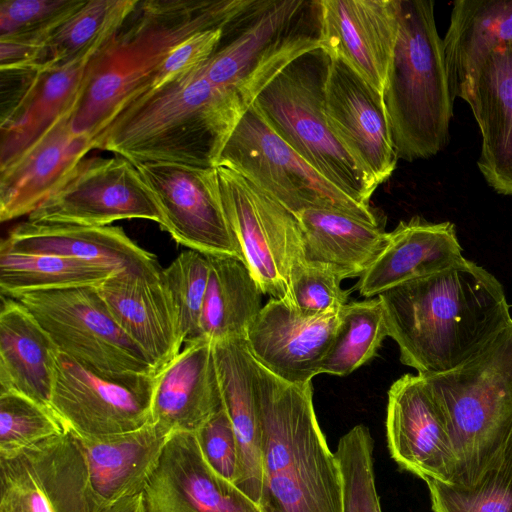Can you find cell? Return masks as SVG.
<instances>
[{
	"mask_svg": "<svg viewBox=\"0 0 512 512\" xmlns=\"http://www.w3.org/2000/svg\"><path fill=\"white\" fill-rule=\"evenodd\" d=\"M202 66L135 98L95 138L94 149L134 164L216 167L230 135L251 106L213 85Z\"/></svg>",
	"mask_w": 512,
	"mask_h": 512,
	"instance_id": "cell-3",
	"label": "cell"
},
{
	"mask_svg": "<svg viewBox=\"0 0 512 512\" xmlns=\"http://www.w3.org/2000/svg\"><path fill=\"white\" fill-rule=\"evenodd\" d=\"M139 0H91L48 38L30 71L59 67L96 52L135 10Z\"/></svg>",
	"mask_w": 512,
	"mask_h": 512,
	"instance_id": "cell-32",
	"label": "cell"
},
{
	"mask_svg": "<svg viewBox=\"0 0 512 512\" xmlns=\"http://www.w3.org/2000/svg\"><path fill=\"white\" fill-rule=\"evenodd\" d=\"M118 269L77 258L0 250L1 296L50 289L99 286Z\"/></svg>",
	"mask_w": 512,
	"mask_h": 512,
	"instance_id": "cell-33",
	"label": "cell"
},
{
	"mask_svg": "<svg viewBox=\"0 0 512 512\" xmlns=\"http://www.w3.org/2000/svg\"><path fill=\"white\" fill-rule=\"evenodd\" d=\"M426 483L433 512H512V436L473 486Z\"/></svg>",
	"mask_w": 512,
	"mask_h": 512,
	"instance_id": "cell-36",
	"label": "cell"
},
{
	"mask_svg": "<svg viewBox=\"0 0 512 512\" xmlns=\"http://www.w3.org/2000/svg\"><path fill=\"white\" fill-rule=\"evenodd\" d=\"M0 250L77 258L118 270H161L156 256L137 245L118 226L27 221L3 238Z\"/></svg>",
	"mask_w": 512,
	"mask_h": 512,
	"instance_id": "cell-25",
	"label": "cell"
},
{
	"mask_svg": "<svg viewBox=\"0 0 512 512\" xmlns=\"http://www.w3.org/2000/svg\"><path fill=\"white\" fill-rule=\"evenodd\" d=\"M320 50L339 59L381 95L399 33L400 0H320Z\"/></svg>",
	"mask_w": 512,
	"mask_h": 512,
	"instance_id": "cell-16",
	"label": "cell"
},
{
	"mask_svg": "<svg viewBox=\"0 0 512 512\" xmlns=\"http://www.w3.org/2000/svg\"><path fill=\"white\" fill-rule=\"evenodd\" d=\"M59 352L112 379L153 375L145 353L120 328L94 286L18 294Z\"/></svg>",
	"mask_w": 512,
	"mask_h": 512,
	"instance_id": "cell-8",
	"label": "cell"
},
{
	"mask_svg": "<svg viewBox=\"0 0 512 512\" xmlns=\"http://www.w3.org/2000/svg\"><path fill=\"white\" fill-rule=\"evenodd\" d=\"M339 310L307 316L291 302L271 298L246 333L248 349L277 377L292 384L312 382L321 373L339 324Z\"/></svg>",
	"mask_w": 512,
	"mask_h": 512,
	"instance_id": "cell-19",
	"label": "cell"
},
{
	"mask_svg": "<svg viewBox=\"0 0 512 512\" xmlns=\"http://www.w3.org/2000/svg\"><path fill=\"white\" fill-rule=\"evenodd\" d=\"M385 425L400 468L425 482L454 485L456 458L445 418L420 375L405 374L391 385Z\"/></svg>",
	"mask_w": 512,
	"mask_h": 512,
	"instance_id": "cell-17",
	"label": "cell"
},
{
	"mask_svg": "<svg viewBox=\"0 0 512 512\" xmlns=\"http://www.w3.org/2000/svg\"><path fill=\"white\" fill-rule=\"evenodd\" d=\"M387 336L384 308L378 296L345 304L339 310V324L321 373L351 374L377 354Z\"/></svg>",
	"mask_w": 512,
	"mask_h": 512,
	"instance_id": "cell-34",
	"label": "cell"
},
{
	"mask_svg": "<svg viewBox=\"0 0 512 512\" xmlns=\"http://www.w3.org/2000/svg\"><path fill=\"white\" fill-rule=\"evenodd\" d=\"M72 111L9 165L0 169L2 222L31 214L94 149L91 138L73 131Z\"/></svg>",
	"mask_w": 512,
	"mask_h": 512,
	"instance_id": "cell-23",
	"label": "cell"
},
{
	"mask_svg": "<svg viewBox=\"0 0 512 512\" xmlns=\"http://www.w3.org/2000/svg\"><path fill=\"white\" fill-rule=\"evenodd\" d=\"M177 309L184 344L201 338L200 316L209 278L207 255L189 249L161 270Z\"/></svg>",
	"mask_w": 512,
	"mask_h": 512,
	"instance_id": "cell-39",
	"label": "cell"
},
{
	"mask_svg": "<svg viewBox=\"0 0 512 512\" xmlns=\"http://www.w3.org/2000/svg\"><path fill=\"white\" fill-rule=\"evenodd\" d=\"M161 270L123 269L96 287L117 324L145 353L155 373L174 359L184 344L177 309Z\"/></svg>",
	"mask_w": 512,
	"mask_h": 512,
	"instance_id": "cell-21",
	"label": "cell"
},
{
	"mask_svg": "<svg viewBox=\"0 0 512 512\" xmlns=\"http://www.w3.org/2000/svg\"><path fill=\"white\" fill-rule=\"evenodd\" d=\"M57 352L29 311L1 296L0 392L19 393L51 409Z\"/></svg>",
	"mask_w": 512,
	"mask_h": 512,
	"instance_id": "cell-28",
	"label": "cell"
},
{
	"mask_svg": "<svg viewBox=\"0 0 512 512\" xmlns=\"http://www.w3.org/2000/svg\"><path fill=\"white\" fill-rule=\"evenodd\" d=\"M0 512H58L48 489L23 453L3 459Z\"/></svg>",
	"mask_w": 512,
	"mask_h": 512,
	"instance_id": "cell-41",
	"label": "cell"
},
{
	"mask_svg": "<svg viewBox=\"0 0 512 512\" xmlns=\"http://www.w3.org/2000/svg\"><path fill=\"white\" fill-rule=\"evenodd\" d=\"M420 376L445 418L454 485L471 487L512 436V322L459 366Z\"/></svg>",
	"mask_w": 512,
	"mask_h": 512,
	"instance_id": "cell-6",
	"label": "cell"
},
{
	"mask_svg": "<svg viewBox=\"0 0 512 512\" xmlns=\"http://www.w3.org/2000/svg\"><path fill=\"white\" fill-rule=\"evenodd\" d=\"M218 166L239 173L296 216L331 209L381 224L370 205L336 188L279 138L253 104L222 149Z\"/></svg>",
	"mask_w": 512,
	"mask_h": 512,
	"instance_id": "cell-9",
	"label": "cell"
},
{
	"mask_svg": "<svg viewBox=\"0 0 512 512\" xmlns=\"http://www.w3.org/2000/svg\"><path fill=\"white\" fill-rule=\"evenodd\" d=\"M168 440L155 424L126 433H63L67 462L88 512H108L140 494Z\"/></svg>",
	"mask_w": 512,
	"mask_h": 512,
	"instance_id": "cell-12",
	"label": "cell"
},
{
	"mask_svg": "<svg viewBox=\"0 0 512 512\" xmlns=\"http://www.w3.org/2000/svg\"><path fill=\"white\" fill-rule=\"evenodd\" d=\"M147 219L163 229V213L141 173L130 160L82 159L61 186L28 220L108 226L118 220Z\"/></svg>",
	"mask_w": 512,
	"mask_h": 512,
	"instance_id": "cell-11",
	"label": "cell"
},
{
	"mask_svg": "<svg viewBox=\"0 0 512 512\" xmlns=\"http://www.w3.org/2000/svg\"><path fill=\"white\" fill-rule=\"evenodd\" d=\"M374 441L370 430L358 424L338 441L334 452L342 484V512H382L376 490Z\"/></svg>",
	"mask_w": 512,
	"mask_h": 512,
	"instance_id": "cell-37",
	"label": "cell"
},
{
	"mask_svg": "<svg viewBox=\"0 0 512 512\" xmlns=\"http://www.w3.org/2000/svg\"><path fill=\"white\" fill-rule=\"evenodd\" d=\"M223 407L214 342L209 339L184 344L154 375L150 422L168 437L196 433Z\"/></svg>",
	"mask_w": 512,
	"mask_h": 512,
	"instance_id": "cell-22",
	"label": "cell"
},
{
	"mask_svg": "<svg viewBox=\"0 0 512 512\" xmlns=\"http://www.w3.org/2000/svg\"><path fill=\"white\" fill-rule=\"evenodd\" d=\"M154 375L112 379L58 351L50 407L64 430L87 436L131 432L151 421Z\"/></svg>",
	"mask_w": 512,
	"mask_h": 512,
	"instance_id": "cell-13",
	"label": "cell"
},
{
	"mask_svg": "<svg viewBox=\"0 0 512 512\" xmlns=\"http://www.w3.org/2000/svg\"><path fill=\"white\" fill-rule=\"evenodd\" d=\"M452 222H429L419 216L401 221L387 243L359 277L361 296L372 298L403 282L439 272L462 259Z\"/></svg>",
	"mask_w": 512,
	"mask_h": 512,
	"instance_id": "cell-26",
	"label": "cell"
},
{
	"mask_svg": "<svg viewBox=\"0 0 512 512\" xmlns=\"http://www.w3.org/2000/svg\"><path fill=\"white\" fill-rule=\"evenodd\" d=\"M142 494L144 512H262L208 463L196 433L168 437Z\"/></svg>",
	"mask_w": 512,
	"mask_h": 512,
	"instance_id": "cell-18",
	"label": "cell"
},
{
	"mask_svg": "<svg viewBox=\"0 0 512 512\" xmlns=\"http://www.w3.org/2000/svg\"><path fill=\"white\" fill-rule=\"evenodd\" d=\"M482 141L478 168L498 194L512 196V44L489 51L461 82Z\"/></svg>",
	"mask_w": 512,
	"mask_h": 512,
	"instance_id": "cell-20",
	"label": "cell"
},
{
	"mask_svg": "<svg viewBox=\"0 0 512 512\" xmlns=\"http://www.w3.org/2000/svg\"><path fill=\"white\" fill-rule=\"evenodd\" d=\"M214 354L223 405L238 444L235 485L258 505L262 485V449L254 357L245 338L214 342Z\"/></svg>",
	"mask_w": 512,
	"mask_h": 512,
	"instance_id": "cell-27",
	"label": "cell"
},
{
	"mask_svg": "<svg viewBox=\"0 0 512 512\" xmlns=\"http://www.w3.org/2000/svg\"><path fill=\"white\" fill-rule=\"evenodd\" d=\"M108 512H144L142 494L140 493L119 503Z\"/></svg>",
	"mask_w": 512,
	"mask_h": 512,
	"instance_id": "cell-44",
	"label": "cell"
},
{
	"mask_svg": "<svg viewBox=\"0 0 512 512\" xmlns=\"http://www.w3.org/2000/svg\"><path fill=\"white\" fill-rule=\"evenodd\" d=\"M324 110L331 132L357 165L377 186L389 179L399 158L382 95L339 59L327 63Z\"/></svg>",
	"mask_w": 512,
	"mask_h": 512,
	"instance_id": "cell-15",
	"label": "cell"
},
{
	"mask_svg": "<svg viewBox=\"0 0 512 512\" xmlns=\"http://www.w3.org/2000/svg\"><path fill=\"white\" fill-rule=\"evenodd\" d=\"M223 34V28L209 29L182 42L164 60L142 94L156 90L202 66L217 50Z\"/></svg>",
	"mask_w": 512,
	"mask_h": 512,
	"instance_id": "cell-42",
	"label": "cell"
},
{
	"mask_svg": "<svg viewBox=\"0 0 512 512\" xmlns=\"http://www.w3.org/2000/svg\"><path fill=\"white\" fill-rule=\"evenodd\" d=\"M217 171L223 208L250 273L263 294L291 302L290 274L304 262L298 217L239 173Z\"/></svg>",
	"mask_w": 512,
	"mask_h": 512,
	"instance_id": "cell-10",
	"label": "cell"
},
{
	"mask_svg": "<svg viewBox=\"0 0 512 512\" xmlns=\"http://www.w3.org/2000/svg\"><path fill=\"white\" fill-rule=\"evenodd\" d=\"M206 255L209 278L200 316L201 338L213 342L245 338L263 307V292L243 260Z\"/></svg>",
	"mask_w": 512,
	"mask_h": 512,
	"instance_id": "cell-31",
	"label": "cell"
},
{
	"mask_svg": "<svg viewBox=\"0 0 512 512\" xmlns=\"http://www.w3.org/2000/svg\"><path fill=\"white\" fill-rule=\"evenodd\" d=\"M94 53L59 67L24 71L17 96L1 116L0 169L9 165L74 109L86 67Z\"/></svg>",
	"mask_w": 512,
	"mask_h": 512,
	"instance_id": "cell-24",
	"label": "cell"
},
{
	"mask_svg": "<svg viewBox=\"0 0 512 512\" xmlns=\"http://www.w3.org/2000/svg\"><path fill=\"white\" fill-rule=\"evenodd\" d=\"M320 49L279 72L253 106L269 127L322 177L354 200L370 205L378 187L331 132L324 110L328 63Z\"/></svg>",
	"mask_w": 512,
	"mask_h": 512,
	"instance_id": "cell-7",
	"label": "cell"
},
{
	"mask_svg": "<svg viewBox=\"0 0 512 512\" xmlns=\"http://www.w3.org/2000/svg\"><path fill=\"white\" fill-rule=\"evenodd\" d=\"M261 427L262 512H342L337 459L313 405L312 382L289 383L254 359Z\"/></svg>",
	"mask_w": 512,
	"mask_h": 512,
	"instance_id": "cell-4",
	"label": "cell"
},
{
	"mask_svg": "<svg viewBox=\"0 0 512 512\" xmlns=\"http://www.w3.org/2000/svg\"><path fill=\"white\" fill-rule=\"evenodd\" d=\"M341 276L333 270L302 262L290 274L289 293L292 304L304 315H321L339 310L348 303Z\"/></svg>",
	"mask_w": 512,
	"mask_h": 512,
	"instance_id": "cell-40",
	"label": "cell"
},
{
	"mask_svg": "<svg viewBox=\"0 0 512 512\" xmlns=\"http://www.w3.org/2000/svg\"><path fill=\"white\" fill-rule=\"evenodd\" d=\"M86 0H2L0 38L30 67L53 32Z\"/></svg>",
	"mask_w": 512,
	"mask_h": 512,
	"instance_id": "cell-35",
	"label": "cell"
},
{
	"mask_svg": "<svg viewBox=\"0 0 512 512\" xmlns=\"http://www.w3.org/2000/svg\"><path fill=\"white\" fill-rule=\"evenodd\" d=\"M261 0L139 1L94 53L71 116L73 131L95 138L141 95L168 55L192 35L245 20Z\"/></svg>",
	"mask_w": 512,
	"mask_h": 512,
	"instance_id": "cell-2",
	"label": "cell"
},
{
	"mask_svg": "<svg viewBox=\"0 0 512 512\" xmlns=\"http://www.w3.org/2000/svg\"><path fill=\"white\" fill-rule=\"evenodd\" d=\"M196 435L210 466L220 476L235 484L238 473V444L225 408L210 418Z\"/></svg>",
	"mask_w": 512,
	"mask_h": 512,
	"instance_id": "cell-43",
	"label": "cell"
},
{
	"mask_svg": "<svg viewBox=\"0 0 512 512\" xmlns=\"http://www.w3.org/2000/svg\"><path fill=\"white\" fill-rule=\"evenodd\" d=\"M135 165L163 213V230L177 243L205 254L243 260L223 208L217 167L171 162Z\"/></svg>",
	"mask_w": 512,
	"mask_h": 512,
	"instance_id": "cell-14",
	"label": "cell"
},
{
	"mask_svg": "<svg viewBox=\"0 0 512 512\" xmlns=\"http://www.w3.org/2000/svg\"><path fill=\"white\" fill-rule=\"evenodd\" d=\"M512 44V0H458L443 39L453 100L461 82L491 50Z\"/></svg>",
	"mask_w": 512,
	"mask_h": 512,
	"instance_id": "cell-30",
	"label": "cell"
},
{
	"mask_svg": "<svg viewBox=\"0 0 512 512\" xmlns=\"http://www.w3.org/2000/svg\"><path fill=\"white\" fill-rule=\"evenodd\" d=\"M303 260L327 267L342 279L360 277L384 249L388 233L373 224L331 209H309L298 216Z\"/></svg>",
	"mask_w": 512,
	"mask_h": 512,
	"instance_id": "cell-29",
	"label": "cell"
},
{
	"mask_svg": "<svg viewBox=\"0 0 512 512\" xmlns=\"http://www.w3.org/2000/svg\"><path fill=\"white\" fill-rule=\"evenodd\" d=\"M64 432L54 412L15 392H0V458H12Z\"/></svg>",
	"mask_w": 512,
	"mask_h": 512,
	"instance_id": "cell-38",
	"label": "cell"
},
{
	"mask_svg": "<svg viewBox=\"0 0 512 512\" xmlns=\"http://www.w3.org/2000/svg\"><path fill=\"white\" fill-rule=\"evenodd\" d=\"M382 99L398 158L426 159L447 145L454 100L434 1L400 0L399 33Z\"/></svg>",
	"mask_w": 512,
	"mask_h": 512,
	"instance_id": "cell-5",
	"label": "cell"
},
{
	"mask_svg": "<svg viewBox=\"0 0 512 512\" xmlns=\"http://www.w3.org/2000/svg\"><path fill=\"white\" fill-rule=\"evenodd\" d=\"M378 297L400 361L422 376L459 366L512 322L501 283L464 257Z\"/></svg>",
	"mask_w": 512,
	"mask_h": 512,
	"instance_id": "cell-1",
	"label": "cell"
}]
</instances>
